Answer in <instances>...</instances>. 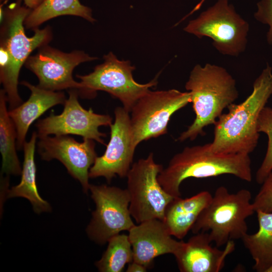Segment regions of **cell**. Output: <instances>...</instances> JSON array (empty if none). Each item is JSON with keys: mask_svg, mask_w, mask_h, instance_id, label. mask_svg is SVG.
Returning <instances> with one entry per match:
<instances>
[{"mask_svg": "<svg viewBox=\"0 0 272 272\" xmlns=\"http://www.w3.org/2000/svg\"><path fill=\"white\" fill-rule=\"evenodd\" d=\"M272 95V68L267 63L243 102L231 104L214 124L211 150L216 153L249 155L256 147L259 114Z\"/></svg>", "mask_w": 272, "mask_h": 272, "instance_id": "obj_1", "label": "cell"}, {"mask_svg": "<svg viewBox=\"0 0 272 272\" xmlns=\"http://www.w3.org/2000/svg\"><path fill=\"white\" fill-rule=\"evenodd\" d=\"M23 0H16L3 10L1 15L0 80L9 105V110L23 103L18 90L20 69L31 53L47 44L52 34L49 27L34 29V34L26 36L24 21L32 10L22 6Z\"/></svg>", "mask_w": 272, "mask_h": 272, "instance_id": "obj_2", "label": "cell"}, {"mask_svg": "<svg viewBox=\"0 0 272 272\" xmlns=\"http://www.w3.org/2000/svg\"><path fill=\"white\" fill-rule=\"evenodd\" d=\"M224 174L247 182L252 180L251 162L248 154L216 153L211 143L185 147L173 156L158 176L163 189L173 197L181 196L182 182L189 178H203Z\"/></svg>", "mask_w": 272, "mask_h": 272, "instance_id": "obj_3", "label": "cell"}, {"mask_svg": "<svg viewBox=\"0 0 272 272\" xmlns=\"http://www.w3.org/2000/svg\"><path fill=\"white\" fill-rule=\"evenodd\" d=\"M190 93L195 117L178 141H193L205 134L204 128L215 124L223 110L238 98L236 81L224 67L207 63L195 65L185 86Z\"/></svg>", "mask_w": 272, "mask_h": 272, "instance_id": "obj_4", "label": "cell"}, {"mask_svg": "<svg viewBox=\"0 0 272 272\" xmlns=\"http://www.w3.org/2000/svg\"><path fill=\"white\" fill-rule=\"evenodd\" d=\"M251 198L247 189L231 193L224 186L218 187L193 225L192 232H207L219 248L242 239L247 233L246 219L255 213Z\"/></svg>", "mask_w": 272, "mask_h": 272, "instance_id": "obj_5", "label": "cell"}, {"mask_svg": "<svg viewBox=\"0 0 272 272\" xmlns=\"http://www.w3.org/2000/svg\"><path fill=\"white\" fill-rule=\"evenodd\" d=\"M184 30L199 38L209 37L213 46L225 55L237 56L246 50L249 25L229 0H217Z\"/></svg>", "mask_w": 272, "mask_h": 272, "instance_id": "obj_6", "label": "cell"}, {"mask_svg": "<svg viewBox=\"0 0 272 272\" xmlns=\"http://www.w3.org/2000/svg\"><path fill=\"white\" fill-rule=\"evenodd\" d=\"M104 62L89 74L78 75L81 97L92 98L97 91H103L118 99L129 112L137 101L157 84V76L146 84L137 83L132 72L135 67L129 61L120 60L112 52L104 55Z\"/></svg>", "mask_w": 272, "mask_h": 272, "instance_id": "obj_7", "label": "cell"}, {"mask_svg": "<svg viewBox=\"0 0 272 272\" xmlns=\"http://www.w3.org/2000/svg\"><path fill=\"white\" fill-rule=\"evenodd\" d=\"M163 166L155 162L153 153L133 163L126 176L129 211L138 224L163 220L167 207L173 199L161 185L158 176Z\"/></svg>", "mask_w": 272, "mask_h": 272, "instance_id": "obj_8", "label": "cell"}, {"mask_svg": "<svg viewBox=\"0 0 272 272\" xmlns=\"http://www.w3.org/2000/svg\"><path fill=\"white\" fill-rule=\"evenodd\" d=\"M191 102L188 91L149 90L137 101L130 111L134 147L136 148L142 141L166 133L171 116Z\"/></svg>", "mask_w": 272, "mask_h": 272, "instance_id": "obj_9", "label": "cell"}, {"mask_svg": "<svg viewBox=\"0 0 272 272\" xmlns=\"http://www.w3.org/2000/svg\"><path fill=\"white\" fill-rule=\"evenodd\" d=\"M89 190L96 206L86 229L91 240L104 244L112 237L122 231H128L135 225L129 211L130 198L126 189L90 184Z\"/></svg>", "mask_w": 272, "mask_h": 272, "instance_id": "obj_10", "label": "cell"}, {"mask_svg": "<svg viewBox=\"0 0 272 272\" xmlns=\"http://www.w3.org/2000/svg\"><path fill=\"white\" fill-rule=\"evenodd\" d=\"M79 94L77 90L71 89L61 113H51L37 122L38 138L50 134H74L106 145L103 139L106 134L100 132L99 127L110 126L112 123V117L107 114L96 113L92 108H84L78 100Z\"/></svg>", "mask_w": 272, "mask_h": 272, "instance_id": "obj_11", "label": "cell"}, {"mask_svg": "<svg viewBox=\"0 0 272 272\" xmlns=\"http://www.w3.org/2000/svg\"><path fill=\"white\" fill-rule=\"evenodd\" d=\"M39 48L38 52L30 56L24 64L37 77V86L49 91L69 89L79 91L81 85L73 78L74 69L81 63L97 59L81 50L65 53L47 44Z\"/></svg>", "mask_w": 272, "mask_h": 272, "instance_id": "obj_12", "label": "cell"}, {"mask_svg": "<svg viewBox=\"0 0 272 272\" xmlns=\"http://www.w3.org/2000/svg\"><path fill=\"white\" fill-rule=\"evenodd\" d=\"M115 119L110 127V138L103 155L97 157L89 170V178L104 177L110 183L118 176L126 177L131 168L135 148L129 112L123 107L114 110Z\"/></svg>", "mask_w": 272, "mask_h": 272, "instance_id": "obj_13", "label": "cell"}, {"mask_svg": "<svg viewBox=\"0 0 272 272\" xmlns=\"http://www.w3.org/2000/svg\"><path fill=\"white\" fill-rule=\"evenodd\" d=\"M38 153L41 159L59 161L68 173L81 184L85 193L89 190V170L97 157L94 140L83 139L80 143L68 135L38 138Z\"/></svg>", "mask_w": 272, "mask_h": 272, "instance_id": "obj_14", "label": "cell"}, {"mask_svg": "<svg viewBox=\"0 0 272 272\" xmlns=\"http://www.w3.org/2000/svg\"><path fill=\"white\" fill-rule=\"evenodd\" d=\"M128 238L133 251V261L152 266L159 256L177 253L184 241H177L168 231L164 222L159 219L149 220L128 231Z\"/></svg>", "mask_w": 272, "mask_h": 272, "instance_id": "obj_15", "label": "cell"}, {"mask_svg": "<svg viewBox=\"0 0 272 272\" xmlns=\"http://www.w3.org/2000/svg\"><path fill=\"white\" fill-rule=\"evenodd\" d=\"M207 232L194 234L174 255L181 272H219L225 265L227 257L235 249L234 241L228 242L224 249L212 246Z\"/></svg>", "mask_w": 272, "mask_h": 272, "instance_id": "obj_16", "label": "cell"}, {"mask_svg": "<svg viewBox=\"0 0 272 272\" xmlns=\"http://www.w3.org/2000/svg\"><path fill=\"white\" fill-rule=\"evenodd\" d=\"M21 84L30 90V96L26 102L9 110L16 127L17 148L19 150L23 149L28 130L32 123L52 107L64 105L66 100L61 91L47 90L26 81L21 82Z\"/></svg>", "mask_w": 272, "mask_h": 272, "instance_id": "obj_17", "label": "cell"}, {"mask_svg": "<svg viewBox=\"0 0 272 272\" xmlns=\"http://www.w3.org/2000/svg\"><path fill=\"white\" fill-rule=\"evenodd\" d=\"M212 196L208 191H202L188 198H173L167 207L162 220L170 234L178 239H183Z\"/></svg>", "mask_w": 272, "mask_h": 272, "instance_id": "obj_18", "label": "cell"}, {"mask_svg": "<svg viewBox=\"0 0 272 272\" xmlns=\"http://www.w3.org/2000/svg\"><path fill=\"white\" fill-rule=\"evenodd\" d=\"M38 135L36 131L32 133L28 142L24 147V159L20 182L7 190L6 197H21L27 199L31 203L34 211L37 214L50 212L49 203L40 195L36 184V167L34 159L36 143Z\"/></svg>", "mask_w": 272, "mask_h": 272, "instance_id": "obj_19", "label": "cell"}, {"mask_svg": "<svg viewBox=\"0 0 272 272\" xmlns=\"http://www.w3.org/2000/svg\"><path fill=\"white\" fill-rule=\"evenodd\" d=\"M256 213L258 231L247 233L241 240L254 261L253 268L266 272L272 265V212L257 211Z\"/></svg>", "mask_w": 272, "mask_h": 272, "instance_id": "obj_20", "label": "cell"}, {"mask_svg": "<svg viewBox=\"0 0 272 272\" xmlns=\"http://www.w3.org/2000/svg\"><path fill=\"white\" fill-rule=\"evenodd\" d=\"M7 98L0 92V152L2 157L1 174L20 175L22 168L17 154V131L7 106Z\"/></svg>", "mask_w": 272, "mask_h": 272, "instance_id": "obj_21", "label": "cell"}, {"mask_svg": "<svg viewBox=\"0 0 272 272\" xmlns=\"http://www.w3.org/2000/svg\"><path fill=\"white\" fill-rule=\"evenodd\" d=\"M63 15L80 17L91 23L95 21L91 9L79 0H43L31 11L25 20L24 26L35 29L44 22Z\"/></svg>", "mask_w": 272, "mask_h": 272, "instance_id": "obj_22", "label": "cell"}, {"mask_svg": "<svg viewBox=\"0 0 272 272\" xmlns=\"http://www.w3.org/2000/svg\"><path fill=\"white\" fill-rule=\"evenodd\" d=\"M106 250L95 265L101 272H121L133 261V251L128 235L117 234L108 241Z\"/></svg>", "mask_w": 272, "mask_h": 272, "instance_id": "obj_23", "label": "cell"}, {"mask_svg": "<svg viewBox=\"0 0 272 272\" xmlns=\"http://www.w3.org/2000/svg\"><path fill=\"white\" fill-rule=\"evenodd\" d=\"M257 131L265 133L268 138L266 152L255 176L256 182L262 184L272 170V108L265 106L261 110L257 121Z\"/></svg>", "mask_w": 272, "mask_h": 272, "instance_id": "obj_24", "label": "cell"}, {"mask_svg": "<svg viewBox=\"0 0 272 272\" xmlns=\"http://www.w3.org/2000/svg\"><path fill=\"white\" fill-rule=\"evenodd\" d=\"M252 201L255 213L257 211L272 212V170L261 184Z\"/></svg>", "mask_w": 272, "mask_h": 272, "instance_id": "obj_25", "label": "cell"}, {"mask_svg": "<svg viewBox=\"0 0 272 272\" xmlns=\"http://www.w3.org/2000/svg\"><path fill=\"white\" fill-rule=\"evenodd\" d=\"M256 7L254 18L260 23L268 26L266 40L269 44L272 45V0H260L257 3Z\"/></svg>", "mask_w": 272, "mask_h": 272, "instance_id": "obj_26", "label": "cell"}, {"mask_svg": "<svg viewBox=\"0 0 272 272\" xmlns=\"http://www.w3.org/2000/svg\"><path fill=\"white\" fill-rule=\"evenodd\" d=\"M147 268L144 265L137 262L132 261L128 263L126 272H146Z\"/></svg>", "mask_w": 272, "mask_h": 272, "instance_id": "obj_27", "label": "cell"}, {"mask_svg": "<svg viewBox=\"0 0 272 272\" xmlns=\"http://www.w3.org/2000/svg\"><path fill=\"white\" fill-rule=\"evenodd\" d=\"M43 0H23L24 5L33 10L38 7Z\"/></svg>", "mask_w": 272, "mask_h": 272, "instance_id": "obj_28", "label": "cell"}, {"mask_svg": "<svg viewBox=\"0 0 272 272\" xmlns=\"http://www.w3.org/2000/svg\"><path fill=\"white\" fill-rule=\"evenodd\" d=\"M205 1V0H201L200 2L194 7L193 10L190 13L189 15L200 9Z\"/></svg>", "mask_w": 272, "mask_h": 272, "instance_id": "obj_29", "label": "cell"}, {"mask_svg": "<svg viewBox=\"0 0 272 272\" xmlns=\"http://www.w3.org/2000/svg\"><path fill=\"white\" fill-rule=\"evenodd\" d=\"M266 272H272V265L268 269Z\"/></svg>", "mask_w": 272, "mask_h": 272, "instance_id": "obj_30", "label": "cell"}, {"mask_svg": "<svg viewBox=\"0 0 272 272\" xmlns=\"http://www.w3.org/2000/svg\"><path fill=\"white\" fill-rule=\"evenodd\" d=\"M3 1V0H2ZM2 1V0H1V2Z\"/></svg>", "mask_w": 272, "mask_h": 272, "instance_id": "obj_31", "label": "cell"}]
</instances>
